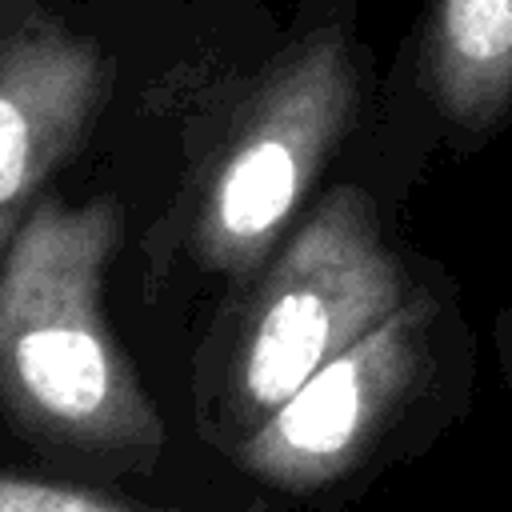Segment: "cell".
<instances>
[{
  "mask_svg": "<svg viewBox=\"0 0 512 512\" xmlns=\"http://www.w3.org/2000/svg\"><path fill=\"white\" fill-rule=\"evenodd\" d=\"M392 208L360 180H332L232 288L196 356V424L224 456L424 284L436 260L396 240Z\"/></svg>",
  "mask_w": 512,
  "mask_h": 512,
  "instance_id": "cell-1",
  "label": "cell"
},
{
  "mask_svg": "<svg viewBox=\"0 0 512 512\" xmlns=\"http://www.w3.org/2000/svg\"><path fill=\"white\" fill-rule=\"evenodd\" d=\"M0 512H176V508H148L120 500L112 492L28 480V476H0Z\"/></svg>",
  "mask_w": 512,
  "mask_h": 512,
  "instance_id": "cell-7",
  "label": "cell"
},
{
  "mask_svg": "<svg viewBox=\"0 0 512 512\" xmlns=\"http://www.w3.org/2000/svg\"><path fill=\"white\" fill-rule=\"evenodd\" d=\"M372 92L356 0H304L288 40L256 68L184 180V252L240 284L320 196V176L352 144Z\"/></svg>",
  "mask_w": 512,
  "mask_h": 512,
  "instance_id": "cell-3",
  "label": "cell"
},
{
  "mask_svg": "<svg viewBox=\"0 0 512 512\" xmlns=\"http://www.w3.org/2000/svg\"><path fill=\"white\" fill-rule=\"evenodd\" d=\"M492 344H496V360H500V376L512 400V304L492 320Z\"/></svg>",
  "mask_w": 512,
  "mask_h": 512,
  "instance_id": "cell-8",
  "label": "cell"
},
{
  "mask_svg": "<svg viewBox=\"0 0 512 512\" xmlns=\"http://www.w3.org/2000/svg\"><path fill=\"white\" fill-rule=\"evenodd\" d=\"M512 124V0H424L392 80L388 128L424 164L488 148Z\"/></svg>",
  "mask_w": 512,
  "mask_h": 512,
  "instance_id": "cell-6",
  "label": "cell"
},
{
  "mask_svg": "<svg viewBox=\"0 0 512 512\" xmlns=\"http://www.w3.org/2000/svg\"><path fill=\"white\" fill-rule=\"evenodd\" d=\"M472 384L476 332L460 284L432 264L384 324L296 388L228 460L296 500L340 496L436 444L468 412Z\"/></svg>",
  "mask_w": 512,
  "mask_h": 512,
  "instance_id": "cell-4",
  "label": "cell"
},
{
  "mask_svg": "<svg viewBox=\"0 0 512 512\" xmlns=\"http://www.w3.org/2000/svg\"><path fill=\"white\" fill-rule=\"evenodd\" d=\"M112 196H40L0 260V412L48 456L152 472L168 428L104 316Z\"/></svg>",
  "mask_w": 512,
  "mask_h": 512,
  "instance_id": "cell-2",
  "label": "cell"
},
{
  "mask_svg": "<svg viewBox=\"0 0 512 512\" xmlns=\"http://www.w3.org/2000/svg\"><path fill=\"white\" fill-rule=\"evenodd\" d=\"M112 60L28 0L0 4V260L112 96Z\"/></svg>",
  "mask_w": 512,
  "mask_h": 512,
  "instance_id": "cell-5",
  "label": "cell"
}]
</instances>
